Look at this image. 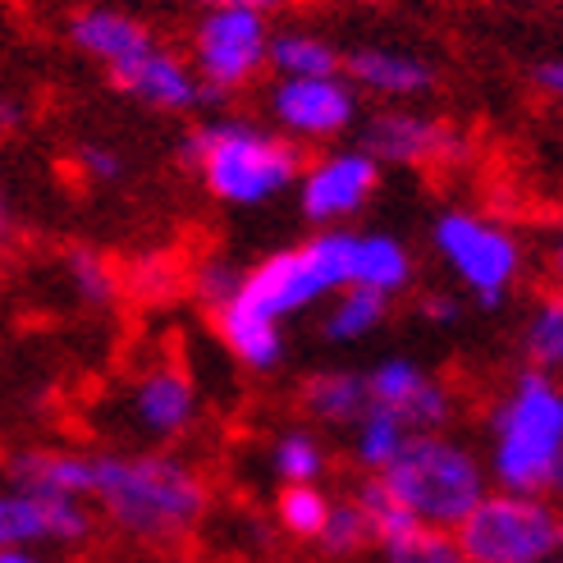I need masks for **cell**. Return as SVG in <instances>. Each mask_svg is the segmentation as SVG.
<instances>
[{"label":"cell","instance_id":"1","mask_svg":"<svg viewBox=\"0 0 563 563\" xmlns=\"http://www.w3.org/2000/svg\"><path fill=\"white\" fill-rule=\"evenodd\" d=\"M88 504L143 545H184L211 509L207 476L165 449H110L92 454Z\"/></svg>","mask_w":563,"mask_h":563},{"label":"cell","instance_id":"2","mask_svg":"<svg viewBox=\"0 0 563 563\" xmlns=\"http://www.w3.org/2000/svg\"><path fill=\"white\" fill-rule=\"evenodd\" d=\"M490 490L541 495L563 486V389L550 372L522 367L490 408Z\"/></svg>","mask_w":563,"mask_h":563},{"label":"cell","instance_id":"3","mask_svg":"<svg viewBox=\"0 0 563 563\" xmlns=\"http://www.w3.org/2000/svg\"><path fill=\"white\" fill-rule=\"evenodd\" d=\"M184 161L197 170L202 188L224 207L257 211L294 192L302 156L285 133L252 120H207L184 137Z\"/></svg>","mask_w":563,"mask_h":563},{"label":"cell","instance_id":"4","mask_svg":"<svg viewBox=\"0 0 563 563\" xmlns=\"http://www.w3.org/2000/svg\"><path fill=\"white\" fill-rule=\"evenodd\" d=\"M376 476H385V486L408 504L421 527L435 531H454L490 490L486 459L454 431H412L394 463Z\"/></svg>","mask_w":563,"mask_h":563},{"label":"cell","instance_id":"5","mask_svg":"<svg viewBox=\"0 0 563 563\" xmlns=\"http://www.w3.org/2000/svg\"><path fill=\"white\" fill-rule=\"evenodd\" d=\"M353 285V230H317L294 247H279L239 275V298L262 307L266 317L289 321L321 307Z\"/></svg>","mask_w":563,"mask_h":563},{"label":"cell","instance_id":"6","mask_svg":"<svg viewBox=\"0 0 563 563\" xmlns=\"http://www.w3.org/2000/svg\"><path fill=\"white\" fill-rule=\"evenodd\" d=\"M431 247L444 271L482 307H499L527 271V247L518 230L467 207H449L431 220Z\"/></svg>","mask_w":563,"mask_h":563},{"label":"cell","instance_id":"7","mask_svg":"<svg viewBox=\"0 0 563 563\" xmlns=\"http://www.w3.org/2000/svg\"><path fill=\"white\" fill-rule=\"evenodd\" d=\"M467 563H545L563 554V518L541 495L486 490L454 527Z\"/></svg>","mask_w":563,"mask_h":563},{"label":"cell","instance_id":"8","mask_svg":"<svg viewBox=\"0 0 563 563\" xmlns=\"http://www.w3.org/2000/svg\"><path fill=\"white\" fill-rule=\"evenodd\" d=\"M271 14L257 10H207L192 27V74L211 97H234L266 74Z\"/></svg>","mask_w":563,"mask_h":563},{"label":"cell","instance_id":"9","mask_svg":"<svg viewBox=\"0 0 563 563\" xmlns=\"http://www.w3.org/2000/svg\"><path fill=\"white\" fill-rule=\"evenodd\" d=\"M380 175H385V165L362 147L321 152L312 165H302L298 184H294L302 220L321 224V230H340L344 220H353V216H362L372 207Z\"/></svg>","mask_w":563,"mask_h":563},{"label":"cell","instance_id":"10","mask_svg":"<svg viewBox=\"0 0 563 563\" xmlns=\"http://www.w3.org/2000/svg\"><path fill=\"white\" fill-rule=\"evenodd\" d=\"M362 152H372L380 165H408V170H435L467 156V137L412 101L385 106L362 124Z\"/></svg>","mask_w":563,"mask_h":563},{"label":"cell","instance_id":"11","mask_svg":"<svg viewBox=\"0 0 563 563\" xmlns=\"http://www.w3.org/2000/svg\"><path fill=\"white\" fill-rule=\"evenodd\" d=\"M271 120L289 143H334L357 129L362 101L357 88L334 78H279L271 88Z\"/></svg>","mask_w":563,"mask_h":563},{"label":"cell","instance_id":"12","mask_svg":"<svg viewBox=\"0 0 563 563\" xmlns=\"http://www.w3.org/2000/svg\"><path fill=\"white\" fill-rule=\"evenodd\" d=\"M120 412H124L129 435L147 440V444H175V440L192 435L197 417H202V399H197V385L184 367L156 362V367L137 372L129 380Z\"/></svg>","mask_w":563,"mask_h":563},{"label":"cell","instance_id":"13","mask_svg":"<svg viewBox=\"0 0 563 563\" xmlns=\"http://www.w3.org/2000/svg\"><path fill=\"white\" fill-rule=\"evenodd\" d=\"M92 504L74 495H42L27 486L0 490V550L82 545L92 537Z\"/></svg>","mask_w":563,"mask_h":563},{"label":"cell","instance_id":"14","mask_svg":"<svg viewBox=\"0 0 563 563\" xmlns=\"http://www.w3.org/2000/svg\"><path fill=\"white\" fill-rule=\"evenodd\" d=\"M367 376V394L372 404L389 408L404 417L408 431H449L459 417V394L449 389L440 376H431L427 367H421L417 357H380Z\"/></svg>","mask_w":563,"mask_h":563},{"label":"cell","instance_id":"15","mask_svg":"<svg viewBox=\"0 0 563 563\" xmlns=\"http://www.w3.org/2000/svg\"><path fill=\"white\" fill-rule=\"evenodd\" d=\"M110 82H115L120 92H129L133 101H143L152 110H165V115H192V110L207 106V92H202V82H197L192 65L184 60V55L165 51L161 42L147 46L124 69L110 74Z\"/></svg>","mask_w":563,"mask_h":563},{"label":"cell","instance_id":"16","mask_svg":"<svg viewBox=\"0 0 563 563\" xmlns=\"http://www.w3.org/2000/svg\"><path fill=\"white\" fill-rule=\"evenodd\" d=\"M344 78L353 82L357 92H372L380 101H421L431 88H435V69L421 60L412 51H399V46H353L344 51Z\"/></svg>","mask_w":563,"mask_h":563},{"label":"cell","instance_id":"17","mask_svg":"<svg viewBox=\"0 0 563 563\" xmlns=\"http://www.w3.org/2000/svg\"><path fill=\"white\" fill-rule=\"evenodd\" d=\"M211 321H216L220 344L234 353V362H243V367H247V372H257V376L275 372L279 362H285V353H289L285 321L266 317L262 307H252V302L239 298V294L224 298L216 312H211Z\"/></svg>","mask_w":563,"mask_h":563},{"label":"cell","instance_id":"18","mask_svg":"<svg viewBox=\"0 0 563 563\" xmlns=\"http://www.w3.org/2000/svg\"><path fill=\"white\" fill-rule=\"evenodd\" d=\"M69 42H74V51L88 55V60H97L106 74H115L129 60H137L147 46H156V33L143 19H133L124 10L88 5L69 19Z\"/></svg>","mask_w":563,"mask_h":563},{"label":"cell","instance_id":"19","mask_svg":"<svg viewBox=\"0 0 563 563\" xmlns=\"http://www.w3.org/2000/svg\"><path fill=\"white\" fill-rule=\"evenodd\" d=\"M5 482L42 490V495L88 499V490H92V454H78V449H23V454H14L5 463Z\"/></svg>","mask_w":563,"mask_h":563},{"label":"cell","instance_id":"20","mask_svg":"<svg viewBox=\"0 0 563 563\" xmlns=\"http://www.w3.org/2000/svg\"><path fill=\"white\" fill-rule=\"evenodd\" d=\"M298 404L302 412L317 421V427L330 431H349L353 421L367 412L372 394H367V376L353 372V367H325L317 376H307L298 389Z\"/></svg>","mask_w":563,"mask_h":563},{"label":"cell","instance_id":"21","mask_svg":"<svg viewBox=\"0 0 563 563\" xmlns=\"http://www.w3.org/2000/svg\"><path fill=\"white\" fill-rule=\"evenodd\" d=\"M266 69L275 78H334L344 74V51L317 27H279L266 46Z\"/></svg>","mask_w":563,"mask_h":563},{"label":"cell","instance_id":"22","mask_svg":"<svg viewBox=\"0 0 563 563\" xmlns=\"http://www.w3.org/2000/svg\"><path fill=\"white\" fill-rule=\"evenodd\" d=\"M412 252L404 239L394 234H353V285L357 289H372V294H385V298H399L408 285H412Z\"/></svg>","mask_w":563,"mask_h":563},{"label":"cell","instance_id":"23","mask_svg":"<svg viewBox=\"0 0 563 563\" xmlns=\"http://www.w3.org/2000/svg\"><path fill=\"white\" fill-rule=\"evenodd\" d=\"M389 302L385 294H372V289H340L334 294V302L325 307V317H321V340L325 344H362V340H372V334L389 321Z\"/></svg>","mask_w":563,"mask_h":563},{"label":"cell","instance_id":"24","mask_svg":"<svg viewBox=\"0 0 563 563\" xmlns=\"http://www.w3.org/2000/svg\"><path fill=\"white\" fill-rule=\"evenodd\" d=\"M349 431H353V463L367 472V476L385 472V467L394 463V454L404 449V440L412 435V431L404 427V417L389 412V408H380V404H367V412H362Z\"/></svg>","mask_w":563,"mask_h":563},{"label":"cell","instance_id":"25","mask_svg":"<svg viewBox=\"0 0 563 563\" xmlns=\"http://www.w3.org/2000/svg\"><path fill=\"white\" fill-rule=\"evenodd\" d=\"M353 504L362 509V518H367L372 545H380V550L394 545V541H404V537H412V531L421 527V522L408 514V504L385 486V476H362L357 490H353Z\"/></svg>","mask_w":563,"mask_h":563},{"label":"cell","instance_id":"26","mask_svg":"<svg viewBox=\"0 0 563 563\" xmlns=\"http://www.w3.org/2000/svg\"><path fill=\"white\" fill-rule=\"evenodd\" d=\"M271 467L279 476V486H321V476L330 467V454L317 431H285L271 449Z\"/></svg>","mask_w":563,"mask_h":563},{"label":"cell","instance_id":"27","mask_svg":"<svg viewBox=\"0 0 563 563\" xmlns=\"http://www.w3.org/2000/svg\"><path fill=\"white\" fill-rule=\"evenodd\" d=\"M522 353L527 367L537 372H559L563 367V302L559 298H541L531 307V317L522 321Z\"/></svg>","mask_w":563,"mask_h":563},{"label":"cell","instance_id":"28","mask_svg":"<svg viewBox=\"0 0 563 563\" xmlns=\"http://www.w3.org/2000/svg\"><path fill=\"white\" fill-rule=\"evenodd\" d=\"M65 279L82 307H115V298H120V275L110 271V262L92 247L65 252Z\"/></svg>","mask_w":563,"mask_h":563},{"label":"cell","instance_id":"29","mask_svg":"<svg viewBox=\"0 0 563 563\" xmlns=\"http://www.w3.org/2000/svg\"><path fill=\"white\" fill-rule=\"evenodd\" d=\"M330 514V495L321 486H279L275 499V522L294 541H317V531Z\"/></svg>","mask_w":563,"mask_h":563},{"label":"cell","instance_id":"30","mask_svg":"<svg viewBox=\"0 0 563 563\" xmlns=\"http://www.w3.org/2000/svg\"><path fill=\"white\" fill-rule=\"evenodd\" d=\"M317 545L325 559H357L362 550L372 545V531H367V518H362V509L349 499H330V514L317 531Z\"/></svg>","mask_w":563,"mask_h":563},{"label":"cell","instance_id":"31","mask_svg":"<svg viewBox=\"0 0 563 563\" xmlns=\"http://www.w3.org/2000/svg\"><path fill=\"white\" fill-rule=\"evenodd\" d=\"M385 563H467L459 550L454 531H435V527H417L412 537L385 545Z\"/></svg>","mask_w":563,"mask_h":563},{"label":"cell","instance_id":"32","mask_svg":"<svg viewBox=\"0 0 563 563\" xmlns=\"http://www.w3.org/2000/svg\"><path fill=\"white\" fill-rule=\"evenodd\" d=\"M239 275H243V271H234L224 257H211V262H202V266L192 271V298L202 302L207 312H216V307L239 289Z\"/></svg>","mask_w":563,"mask_h":563},{"label":"cell","instance_id":"33","mask_svg":"<svg viewBox=\"0 0 563 563\" xmlns=\"http://www.w3.org/2000/svg\"><path fill=\"white\" fill-rule=\"evenodd\" d=\"M74 165H78V175L92 179V184H115V179H124V156H120L115 147H106V143H82V147H74Z\"/></svg>","mask_w":563,"mask_h":563},{"label":"cell","instance_id":"34","mask_svg":"<svg viewBox=\"0 0 563 563\" xmlns=\"http://www.w3.org/2000/svg\"><path fill=\"white\" fill-rule=\"evenodd\" d=\"M421 317L435 321V325H459V321H463V298H454V294H431L427 302H421Z\"/></svg>","mask_w":563,"mask_h":563},{"label":"cell","instance_id":"35","mask_svg":"<svg viewBox=\"0 0 563 563\" xmlns=\"http://www.w3.org/2000/svg\"><path fill=\"white\" fill-rule=\"evenodd\" d=\"M531 82H537L541 97H563V60H559V55H545V60H537V69H531Z\"/></svg>","mask_w":563,"mask_h":563},{"label":"cell","instance_id":"36","mask_svg":"<svg viewBox=\"0 0 563 563\" xmlns=\"http://www.w3.org/2000/svg\"><path fill=\"white\" fill-rule=\"evenodd\" d=\"M207 10H257V14H275L285 0H202Z\"/></svg>","mask_w":563,"mask_h":563},{"label":"cell","instance_id":"37","mask_svg":"<svg viewBox=\"0 0 563 563\" xmlns=\"http://www.w3.org/2000/svg\"><path fill=\"white\" fill-rule=\"evenodd\" d=\"M23 120H27V110H23V101H0V129L5 133H14V129H23Z\"/></svg>","mask_w":563,"mask_h":563},{"label":"cell","instance_id":"38","mask_svg":"<svg viewBox=\"0 0 563 563\" xmlns=\"http://www.w3.org/2000/svg\"><path fill=\"white\" fill-rule=\"evenodd\" d=\"M0 563H46L37 550H0Z\"/></svg>","mask_w":563,"mask_h":563},{"label":"cell","instance_id":"39","mask_svg":"<svg viewBox=\"0 0 563 563\" xmlns=\"http://www.w3.org/2000/svg\"><path fill=\"white\" fill-rule=\"evenodd\" d=\"M5 234H10V211H5V197H0V243H5Z\"/></svg>","mask_w":563,"mask_h":563},{"label":"cell","instance_id":"40","mask_svg":"<svg viewBox=\"0 0 563 563\" xmlns=\"http://www.w3.org/2000/svg\"><path fill=\"white\" fill-rule=\"evenodd\" d=\"M545 563H563V554H554V559H545Z\"/></svg>","mask_w":563,"mask_h":563}]
</instances>
